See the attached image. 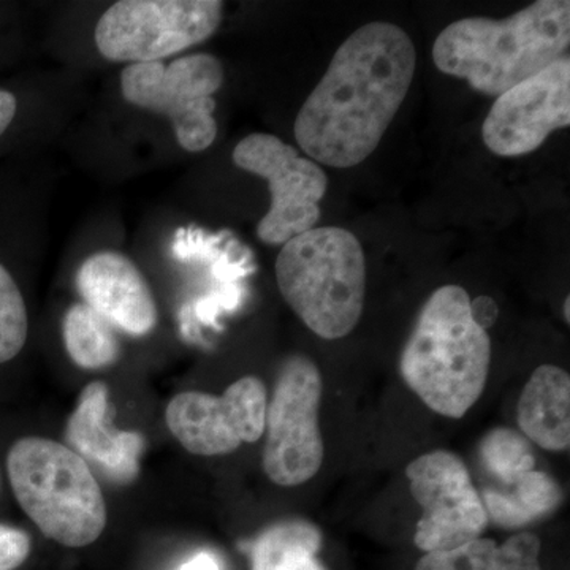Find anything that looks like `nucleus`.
I'll list each match as a JSON object with an SVG mask.
<instances>
[{"label": "nucleus", "mask_w": 570, "mask_h": 570, "mask_svg": "<svg viewBox=\"0 0 570 570\" xmlns=\"http://www.w3.org/2000/svg\"><path fill=\"white\" fill-rule=\"evenodd\" d=\"M480 459L487 471L505 485L535 468L534 453L527 438L509 428H494L480 442Z\"/></svg>", "instance_id": "obj_20"}, {"label": "nucleus", "mask_w": 570, "mask_h": 570, "mask_svg": "<svg viewBox=\"0 0 570 570\" xmlns=\"http://www.w3.org/2000/svg\"><path fill=\"white\" fill-rule=\"evenodd\" d=\"M562 311H564V317L566 322H570V298L564 299V307H562Z\"/></svg>", "instance_id": "obj_26"}, {"label": "nucleus", "mask_w": 570, "mask_h": 570, "mask_svg": "<svg viewBox=\"0 0 570 570\" xmlns=\"http://www.w3.org/2000/svg\"><path fill=\"white\" fill-rule=\"evenodd\" d=\"M512 493H499V491H485L483 505H485L489 519L504 528H519L540 517L549 515L560 508L562 490L547 472L535 471L521 474L512 483Z\"/></svg>", "instance_id": "obj_18"}, {"label": "nucleus", "mask_w": 570, "mask_h": 570, "mask_svg": "<svg viewBox=\"0 0 570 570\" xmlns=\"http://www.w3.org/2000/svg\"><path fill=\"white\" fill-rule=\"evenodd\" d=\"M179 570H220V564L217 558L213 557L212 553L202 551V553L190 558L189 561L184 562Z\"/></svg>", "instance_id": "obj_25"}, {"label": "nucleus", "mask_w": 570, "mask_h": 570, "mask_svg": "<svg viewBox=\"0 0 570 570\" xmlns=\"http://www.w3.org/2000/svg\"><path fill=\"white\" fill-rule=\"evenodd\" d=\"M18 112V99L13 92L0 88V138L10 129Z\"/></svg>", "instance_id": "obj_24"}, {"label": "nucleus", "mask_w": 570, "mask_h": 570, "mask_svg": "<svg viewBox=\"0 0 570 570\" xmlns=\"http://www.w3.org/2000/svg\"><path fill=\"white\" fill-rule=\"evenodd\" d=\"M232 159L236 167L268 183L272 205L257 225L262 243L284 246L316 228L328 187L321 165L272 134L247 135L235 146Z\"/></svg>", "instance_id": "obj_9"}, {"label": "nucleus", "mask_w": 570, "mask_h": 570, "mask_svg": "<svg viewBox=\"0 0 570 570\" xmlns=\"http://www.w3.org/2000/svg\"><path fill=\"white\" fill-rule=\"evenodd\" d=\"M223 13L217 0H122L105 11L94 40L107 61L156 62L209 39Z\"/></svg>", "instance_id": "obj_6"}, {"label": "nucleus", "mask_w": 570, "mask_h": 570, "mask_svg": "<svg viewBox=\"0 0 570 570\" xmlns=\"http://www.w3.org/2000/svg\"><path fill=\"white\" fill-rule=\"evenodd\" d=\"M322 534L306 520L272 524L250 543L253 570H326L317 560Z\"/></svg>", "instance_id": "obj_17"}, {"label": "nucleus", "mask_w": 570, "mask_h": 570, "mask_svg": "<svg viewBox=\"0 0 570 570\" xmlns=\"http://www.w3.org/2000/svg\"><path fill=\"white\" fill-rule=\"evenodd\" d=\"M28 532L0 523V570H14L31 554Z\"/></svg>", "instance_id": "obj_22"}, {"label": "nucleus", "mask_w": 570, "mask_h": 570, "mask_svg": "<svg viewBox=\"0 0 570 570\" xmlns=\"http://www.w3.org/2000/svg\"><path fill=\"white\" fill-rule=\"evenodd\" d=\"M321 371L305 355H292L281 366L272 400L266 404L265 474L279 487H298L317 474L324 461L318 425Z\"/></svg>", "instance_id": "obj_8"}, {"label": "nucleus", "mask_w": 570, "mask_h": 570, "mask_svg": "<svg viewBox=\"0 0 570 570\" xmlns=\"http://www.w3.org/2000/svg\"><path fill=\"white\" fill-rule=\"evenodd\" d=\"M62 337L71 362L82 370H102L121 355L112 325L86 303H77L67 309Z\"/></svg>", "instance_id": "obj_19"}, {"label": "nucleus", "mask_w": 570, "mask_h": 570, "mask_svg": "<svg viewBox=\"0 0 570 570\" xmlns=\"http://www.w3.org/2000/svg\"><path fill=\"white\" fill-rule=\"evenodd\" d=\"M224 69L213 55L184 56L164 62L130 63L121 73L127 102L167 116L176 140L189 153H202L217 137L214 94L223 88Z\"/></svg>", "instance_id": "obj_7"}, {"label": "nucleus", "mask_w": 570, "mask_h": 570, "mask_svg": "<svg viewBox=\"0 0 570 570\" xmlns=\"http://www.w3.org/2000/svg\"><path fill=\"white\" fill-rule=\"evenodd\" d=\"M540 540L520 532L501 547L493 539H475L459 549L426 553L415 570H540Z\"/></svg>", "instance_id": "obj_16"}, {"label": "nucleus", "mask_w": 570, "mask_h": 570, "mask_svg": "<svg viewBox=\"0 0 570 570\" xmlns=\"http://www.w3.org/2000/svg\"><path fill=\"white\" fill-rule=\"evenodd\" d=\"M569 126L570 59L566 56L499 96L483 122L482 138L497 156L520 157Z\"/></svg>", "instance_id": "obj_12"}, {"label": "nucleus", "mask_w": 570, "mask_h": 570, "mask_svg": "<svg viewBox=\"0 0 570 570\" xmlns=\"http://www.w3.org/2000/svg\"><path fill=\"white\" fill-rule=\"evenodd\" d=\"M517 422L524 438L549 450L570 445V377L554 365H540L531 374L517 406Z\"/></svg>", "instance_id": "obj_15"}, {"label": "nucleus", "mask_w": 570, "mask_h": 570, "mask_svg": "<svg viewBox=\"0 0 570 570\" xmlns=\"http://www.w3.org/2000/svg\"><path fill=\"white\" fill-rule=\"evenodd\" d=\"M69 449L86 463L96 464L111 482L127 485L140 474L145 438L137 431L112 426L110 392L105 382L86 385L67 422Z\"/></svg>", "instance_id": "obj_14"}, {"label": "nucleus", "mask_w": 570, "mask_h": 570, "mask_svg": "<svg viewBox=\"0 0 570 570\" xmlns=\"http://www.w3.org/2000/svg\"><path fill=\"white\" fill-rule=\"evenodd\" d=\"M412 498L422 508L414 543L425 553L459 549L480 538L489 513L466 466L455 453L434 450L409 463Z\"/></svg>", "instance_id": "obj_10"}, {"label": "nucleus", "mask_w": 570, "mask_h": 570, "mask_svg": "<svg viewBox=\"0 0 570 570\" xmlns=\"http://www.w3.org/2000/svg\"><path fill=\"white\" fill-rule=\"evenodd\" d=\"M11 491L45 538L70 549L91 546L107 528L100 483L78 453L47 438H22L7 455Z\"/></svg>", "instance_id": "obj_5"}, {"label": "nucleus", "mask_w": 570, "mask_h": 570, "mask_svg": "<svg viewBox=\"0 0 570 570\" xmlns=\"http://www.w3.org/2000/svg\"><path fill=\"white\" fill-rule=\"evenodd\" d=\"M490 362V336L471 316V296L460 285H444L420 311L400 371L431 411L461 419L482 396Z\"/></svg>", "instance_id": "obj_3"}, {"label": "nucleus", "mask_w": 570, "mask_h": 570, "mask_svg": "<svg viewBox=\"0 0 570 570\" xmlns=\"http://www.w3.org/2000/svg\"><path fill=\"white\" fill-rule=\"evenodd\" d=\"M417 52L404 29L367 22L340 48L295 119V138L314 163L352 168L387 132L414 80Z\"/></svg>", "instance_id": "obj_1"}, {"label": "nucleus", "mask_w": 570, "mask_h": 570, "mask_svg": "<svg viewBox=\"0 0 570 570\" xmlns=\"http://www.w3.org/2000/svg\"><path fill=\"white\" fill-rule=\"evenodd\" d=\"M281 295L324 340L352 333L365 306L366 262L352 232L316 227L285 243L276 261Z\"/></svg>", "instance_id": "obj_4"}, {"label": "nucleus", "mask_w": 570, "mask_h": 570, "mask_svg": "<svg viewBox=\"0 0 570 570\" xmlns=\"http://www.w3.org/2000/svg\"><path fill=\"white\" fill-rule=\"evenodd\" d=\"M29 316L20 285L0 264V365L17 358L28 343Z\"/></svg>", "instance_id": "obj_21"}, {"label": "nucleus", "mask_w": 570, "mask_h": 570, "mask_svg": "<svg viewBox=\"0 0 570 570\" xmlns=\"http://www.w3.org/2000/svg\"><path fill=\"white\" fill-rule=\"evenodd\" d=\"M471 316L474 318L475 324L487 332V330L497 324L499 317L497 302L485 295L471 299Z\"/></svg>", "instance_id": "obj_23"}, {"label": "nucleus", "mask_w": 570, "mask_h": 570, "mask_svg": "<svg viewBox=\"0 0 570 570\" xmlns=\"http://www.w3.org/2000/svg\"><path fill=\"white\" fill-rule=\"evenodd\" d=\"M268 393L261 379L245 376L224 395L183 392L171 397L165 411L168 430L187 452L219 456L242 444H254L265 433Z\"/></svg>", "instance_id": "obj_11"}, {"label": "nucleus", "mask_w": 570, "mask_h": 570, "mask_svg": "<svg viewBox=\"0 0 570 570\" xmlns=\"http://www.w3.org/2000/svg\"><path fill=\"white\" fill-rule=\"evenodd\" d=\"M570 3L538 0L504 20L463 18L439 33L438 70L468 81L483 96L499 97L568 56Z\"/></svg>", "instance_id": "obj_2"}, {"label": "nucleus", "mask_w": 570, "mask_h": 570, "mask_svg": "<svg viewBox=\"0 0 570 570\" xmlns=\"http://www.w3.org/2000/svg\"><path fill=\"white\" fill-rule=\"evenodd\" d=\"M77 287L86 305L129 335H148L157 325L151 288L121 253L100 250L86 258L77 273Z\"/></svg>", "instance_id": "obj_13"}]
</instances>
